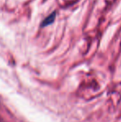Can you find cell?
<instances>
[{"mask_svg": "<svg viewBox=\"0 0 121 122\" xmlns=\"http://www.w3.org/2000/svg\"><path fill=\"white\" fill-rule=\"evenodd\" d=\"M56 15H57L56 12H53V13H51L49 16H47V18L44 19V21L42 23V27H47V26L52 24V23L54 22V20H55Z\"/></svg>", "mask_w": 121, "mask_h": 122, "instance_id": "6da1fadb", "label": "cell"}, {"mask_svg": "<svg viewBox=\"0 0 121 122\" xmlns=\"http://www.w3.org/2000/svg\"><path fill=\"white\" fill-rule=\"evenodd\" d=\"M0 122H2V121H0Z\"/></svg>", "mask_w": 121, "mask_h": 122, "instance_id": "7a4b0ae2", "label": "cell"}]
</instances>
